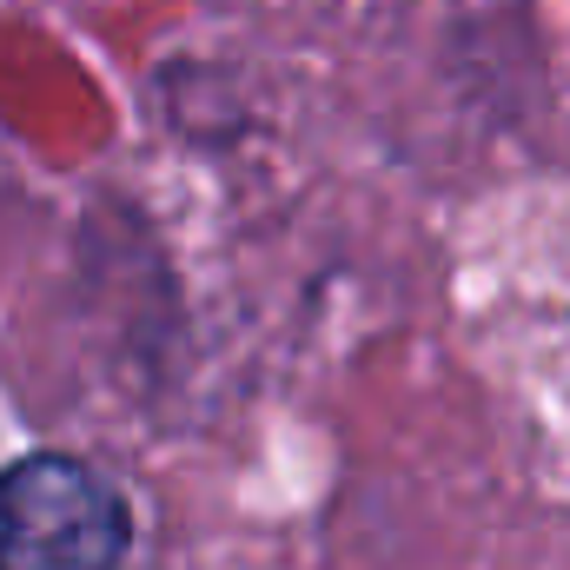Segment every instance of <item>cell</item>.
<instances>
[{
	"label": "cell",
	"mask_w": 570,
	"mask_h": 570,
	"mask_svg": "<svg viewBox=\"0 0 570 570\" xmlns=\"http://www.w3.org/2000/svg\"><path fill=\"white\" fill-rule=\"evenodd\" d=\"M134 544L127 498L67 451L0 464V570H120Z\"/></svg>",
	"instance_id": "cell-1"
}]
</instances>
